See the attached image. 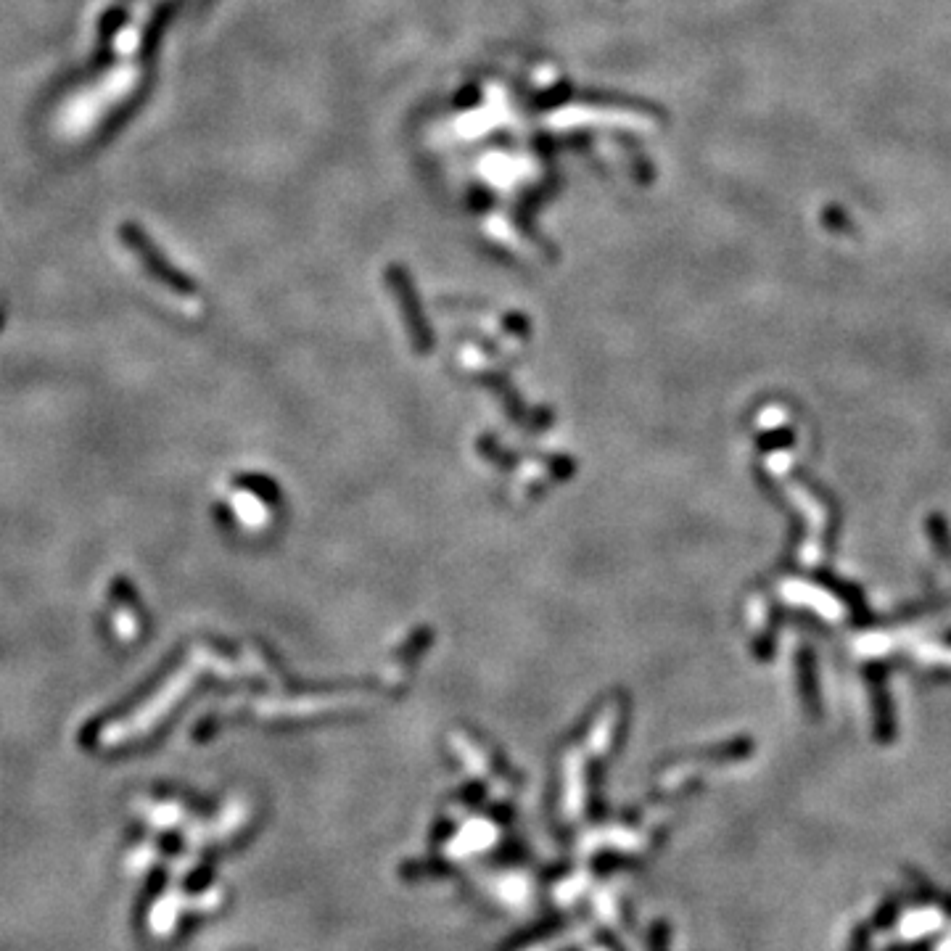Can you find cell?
I'll list each match as a JSON object with an SVG mask.
<instances>
[{"label":"cell","mask_w":951,"mask_h":951,"mask_svg":"<svg viewBox=\"0 0 951 951\" xmlns=\"http://www.w3.org/2000/svg\"><path fill=\"white\" fill-rule=\"evenodd\" d=\"M941 928H944V912H941V907L928 904V907H915L904 912L901 920L896 922V936L901 941H922Z\"/></svg>","instance_id":"1"}]
</instances>
